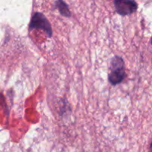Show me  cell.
I'll return each mask as SVG.
<instances>
[{"mask_svg": "<svg viewBox=\"0 0 152 152\" xmlns=\"http://www.w3.org/2000/svg\"><path fill=\"white\" fill-rule=\"evenodd\" d=\"M126 77L124 61L120 56H115L111 62V72L108 75V81L112 86L120 84Z\"/></svg>", "mask_w": 152, "mask_h": 152, "instance_id": "6da1fadb", "label": "cell"}, {"mask_svg": "<svg viewBox=\"0 0 152 152\" xmlns=\"http://www.w3.org/2000/svg\"><path fill=\"white\" fill-rule=\"evenodd\" d=\"M33 29L42 30L47 34L48 37H52L53 31H52L51 25L45 15L39 12L34 13L31 18L29 25V30L32 31Z\"/></svg>", "mask_w": 152, "mask_h": 152, "instance_id": "7a4b0ae2", "label": "cell"}, {"mask_svg": "<svg viewBox=\"0 0 152 152\" xmlns=\"http://www.w3.org/2000/svg\"><path fill=\"white\" fill-rule=\"evenodd\" d=\"M116 11L121 16H129L137 10L138 5L134 0H114Z\"/></svg>", "mask_w": 152, "mask_h": 152, "instance_id": "3957f363", "label": "cell"}, {"mask_svg": "<svg viewBox=\"0 0 152 152\" xmlns=\"http://www.w3.org/2000/svg\"><path fill=\"white\" fill-rule=\"evenodd\" d=\"M56 7H57L59 13L62 16H65V17H70L71 16V11H70L69 8H68V4L63 0H56Z\"/></svg>", "mask_w": 152, "mask_h": 152, "instance_id": "277c9868", "label": "cell"}, {"mask_svg": "<svg viewBox=\"0 0 152 152\" xmlns=\"http://www.w3.org/2000/svg\"><path fill=\"white\" fill-rule=\"evenodd\" d=\"M151 149L152 150V144H151Z\"/></svg>", "mask_w": 152, "mask_h": 152, "instance_id": "5b68a950", "label": "cell"}, {"mask_svg": "<svg viewBox=\"0 0 152 152\" xmlns=\"http://www.w3.org/2000/svg\"><path fill=\"white\" fill-rule=\"evenodd\" d=\"M151 45H152V37H151Z\"/></svg>", "mask_w": 152, "mask_h": 152, "instance_id": "8992f818", "label": "cell"}]
</instances>
